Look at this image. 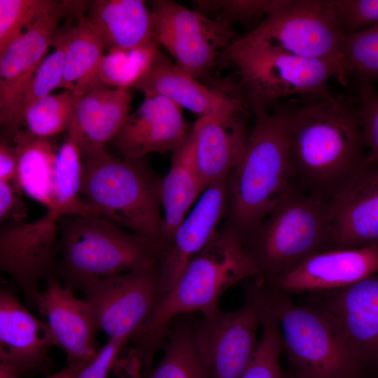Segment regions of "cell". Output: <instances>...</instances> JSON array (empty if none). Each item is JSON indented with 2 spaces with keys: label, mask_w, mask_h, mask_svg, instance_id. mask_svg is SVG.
Listing matches in <instances>:
<instances>
[{
  "label": "cell",
  "mask_w": 378,
  "mask_h": 378,
  "mask_svg": "<svg viewBox=\"0 0 378 378\" xmlns=\"http://www.w3.org/2000/svg\"><path fill=\"white\" fill-rule=\"evenodd\" d=\"M67 137L77 146L81 158L99 156L106 144L119 132L130 114L129 90L99 87L76 94Z\"/></svg>",
  "instance_id": "obj_23"
},
{
  "label": "cell",
  "mask_w": 378,
  "mask_h": 378,
  "mask_svg": "<svg viewBox=\"0 0 378 378\" xmlns=\"http://www.w3.org/2000/svg\"><path fill=\"white\" fill-rule=\"evenodd\" d=\"M71 24L60 28L52 46L55 50L38 66L24 94L18 118V130L23 123L27 110L35 103L59 88L62 81L65 52Z\"/></svg>",
  "instance_id": "obj_32"
},
{
  "label": "cell",
  "mask_w": 378,
  "mask_h": 378,
  "mask_svg": "<svg viewBox=\"0 0 378 378\" xmlns=\"http://www.w3.org/2000/svg\"><path fill=\"white\" fill-rule=\"evenodd\" d=\"M158 43L183 71L218 90L211 72L237 38L232 24L169 0L150 1Z\"/></svg>",
  "instance_id": "obj_9"
},
{
  "label": "cell",
  "mask_w": 378,
  "mask_h": 378,
  "mask_svg": "<svg viewBox=\"0 0 378 378\" xmlns=\"http://www.w3.org/2000/svg\"><path fill=\"white\" fill-rule=\"evenodd\" d=\"M60 258L54 274L66 287L158 266L167 246L97 216H64L58 223Z\"/></svg>",
  "instance_id": "obj_4"
},
{
  "label": "cell",
  "mask_w": 378,
  "mask_h": 378,
  "mask_svg": "<svg viewBox=\"0 0 378 378\" xmlns=\"http://www.w3.org/2000/svg\"><path fill=\"white\" fill-rule=\"evenodd\" d=\"M128 342L108 340L97 356L69 378H108Z\"/></svg>",
  "instance_id": "obj_40"
},
{
  "label": "cell",
  "mask_w": 378,
  "mask_h": 378,
  "mask_svg": "<svg viewBox=\"0 0 378 378\" xmlns=\"http://www.w3.org/2000/svg\"><path fill=\"white\" fill-rule=\"evenodd\" d=\"M258 275L241 235L223 224L129 342L131 346L124 354L128 368L141 378H148L154 357L162 349L173 320L192 313L214 314L220 311L218 300L225 290Z\"/></svg>",
  "instance_id": "obj_1"
},
{
  "label": "cell",
  "mask_w": 378,
  "mask_h": 378,
  "mask_svg": "<svg viewBox=\"0 0 378 378\" xmlns=\"http://www.w3.org/2000/svg\"><path fill=\"white\" fill-rule=\"evenodd\" d=\"M258 306L261 336L254 357L241 378H285L281 365L283 344L277 322L267 309Z\"/></svg>",
  "instance_id": "obj_34"
},
{
  "label": "cell",
  "mask_w": 378,
  "mask_h": 378,
  "mask_svg": "<svg viewBox=\"0 0 378 378\" xmlns=\"http://www.w3.org/2000/svg\"><path fill=\"white\" fill-rule=\"evenodd\" d=\"M35 309L46 318L57 346L64 351L67 366L85 365L97 356L100 349L97 329L88 302L76 297L55 274L46 279Z\"/></svg>",
  "instance_id": "obj_18"
},
{
  "label": "cell",
  "mask_w": 378,
  "mask_h": 378,
  "mask_svg": "<svg viewBox=\"0 0 378 378\" xmlns=\"http://www.w3.org/2000/svg\"><path fill=\"white\" fill-rule=\"evenodd\" d=\"M104 50L101 37L86 15L78 14L76 24L71 27L59 88L74 91L95 69Z\"/></svg>",
  "instance_id": "obj_30"
},
{
  "label": "cell",
  "mask_w": 378,
  "mask_h": 378,
  "mask_svg": "<svg viewBox=\"0 0 378 378\" xmlns=\"http://www.w3.org/2000/svg\"><path fill=\"white\" fill-rule=\"evenodd\" d=\"M290 0H198L197 11L211 18L232 24L265 18L286 7Z\"/></svg>",
  "instance_id": "obj_35"
},
{
  "label": "cell",
  "mask_w": 378,
  "mask_h": 378,
  "mask_svg": "<svg viewBox=\"0 0 378 378\" xmlns=\"http://www.w3.org/2000/svg\"><path fill=\"white\" fill-rule=\"evenodd\" d=\"M83 291L97 330L129 343L162 298L158 265L90 281Z\"/></svg>",
  "instance_id": "obj_12"
},
{
  "label": "cell",
  "mask_w": 378,
  "mask_h": 378,
  "mask_svg": "<svg viewBox=\"0 0 378 378\" xmlns=\"http://www.w3.org/2000/svg\"><path fill=\"white\" fill-rule=\"evenodd\" d=\"M108 52L158 45L154 19L141 0H96L86 15Z\"/></svg>",
  "instance_id": "obj_25"
},
{
  "label": "cell",
  "mask_w": 378,
  "mask_h": 378,
  "mask_svg": "<svg viewBox=\"0 0 378 378\" xmlns=\"http://www.w3.org/2000/svg\"><path fill=\"white\" fill-rule=\"evenodd\" d=\"M228 177L206 188L175 232L158 265L162 299L174 288L188 264L209 242L225 218Z\"/></svg>",
  "instance_id": "obj_20"
},
{
  "label": "cell",
  "mask_w": 378,
  "mask_h": 378,
  "mask_svg": "<svg viewBox=\"0 0 378 378\" xmlns=\"http://www.w3.org/2000/svg\"><path fill=\"white\" fill-rule=\"evenodd\" d=\"M162 349V358L148 378H211L190 314L172 321Z\"/></svg>",
  "instance_id": "obj_28"
},
{
  "label": "cell",
  "mask_w": 378,
  "mask_h": 378,
  "mask_svg": "<svg viewBox=\"0 0 378 378\" xmlns=\"http://www.w3.org/2000/svg\"><path fill=\"white\" fill-rule=\"evenodd\" d=\"M290 106L255 115L243 156L228 177L225 225L244 236L276 205L290 181Z\"/></svg>",
  "instance_id": "obj_3"
},
{
  "label": "cell",
  "mask_w": 378,
  "mask_h": 378,
  "mask_svg": "<svg viewBox=\"0 0 378 378\" xmlns=\"http://www.w3.org/2000/svg\"><path fill=\"white\" fill-rule=\"evenodd\" d=\"M244 296L245 304L235 311H218L195 319L198 343L211 378H241L256 352L260 311L252 298Z\"/></svg>",
  "instance_id": "obj_15"
},
{
  "label": "cell",
  "mask_w": 378,
  "mask_h": 378,
  "mask_svg": "<svg viewBox=\"0 0 378 378\" xmlns=\"http://www.w3.org/2000/svg\"><path fill=\"white\" fill-rule=\"evenodd\" d=\"M358 111L368 157L378 162V92L369 80H358Z\"/></svg>",
  "instance_id": "obj_38"
},
{
  "label": "cell",
  "mask_w": 378,
  "mask_h": 378,
  "mask_svg": "<svg viewBox=\"0 0 378 378\" xmlns=\"http://www.w3.org/2000/svg\"><path fill=\"white\" fill-rule=\"evenodd\" d=\"M57 0H0V54L26 28L54 8Z\"/></svg>",
  "instance_id": "obj_37"
},
{
  "label": "cell",
  "mask_w": 378,
  "mask_h": 378,
  "mask_svg": "<svg viewBox=\"0 0 378 378\" xmlns=\"http://www.w3.org/2000/svg\"><path fill=\"white\" fill-rule=\"evenodd\" d=\"M304 304L328 322L362 368L378 359V272L344 288L306 293Z\"/></svg>",
  "instance_id": "obj_13"
},
{
  "label": "cell",
  "mask_w": 378,
  "mask_h": 378,
  "mask_svg": "<svg viewBox=\"0 0 378 378\" xmlns=\"http://www.w3.org/2000/svg\"><path fill=\"white\" fill-rule=\"evenodd\" d=\"M241 237L257 276H281L309 257L331 249L328 202L289 182L271 212Z\"/></svg>",
  "instance_id": "obj_5"
},
{
  "label": "cell",
  "mask_w": 378,
  "mask_h": 378,
  "mask_svg": "<svg viewBox=\"0 0 378 378\" xmlns=\"http://www.w3.org/2000/svg\"><path fill=\"white\" fill-rule=\"evenodd\" d=\"M290 183L328 202L366 162L358 104L337 96L291 107Z\"/></svg>",
  "instance_id": "obj_2"
},
{
  "label": "cell",
  "mask_w": 378,
  "mask_h": 378,
  "mask_svg": "<svg viewBox=\"0 0 378 378\" xmlns=\"http://www.w3.org/2000/svg\"><path fill=\"white\" fill-rule=\"evenodd\" d=\"M230 64L241 80L240 91L254 115L267 111L280 98L302 95L330 98L328 81L347 85L348 73L334 62L294 56L237 38L223 52L220 64Z\"/></svg>",
  "instance_id": "obj_8"
},
{
  "label": "cell",
  "mask_w": 378,
  "mask_h": 378,
  "mask_svg": "<svg viewBox=\"0 0 378 378\" xmlns=\"http://www.w3.org/2000/svg\"><path fill=\"white\" fill-rule=\"evenodd\" d=\"M202 193L192 126L187 138L172 152L171 167L162 183V236L168 247L190 206Z\"/></svg>",
  "instance_id": "obj_26"
},
{
  "label": "cell",
  "mask_w": 378,
  "mask_h": 378,
  "mask_svg": "<svg viewBox=\"0 0 378 378\" xmlns=\"http://www.w3.org/2000/svg\"><path fill=\"white\" fill-rule=\"evenodd\" d=\"M246 108H234L199 118L192 126L201 190L227 177L240 162L248 130Z\"/></svg>",
  "instance_id": "obj_22"
},
{
  "label": "cell",
  "mask_w": 378,
  "mask_h": 378,
  "mask_svg": "<svg viewBox=\"0 0 378 378\" xmlns=\"http://www.w3.org/2000/svg\"><path fill=\"white\" fill-rule=\"evenodd\" d=\"M332 4L346 36L378 24V0H332Z\"/></svg>",
  "instance_id": "obj_39"
},
{
  "label": "cell",
  "mask_w": 378,
  "mask_h": 378,
  "mask_svg": "<svg viewBox=\"0 0 378 378\" xmlns=\"http://www.w3.org/2000/svg\"><path fill=\"white\" fill-rule=\"evenodd\" d=\"M8 141L13 144L18 154L14 183L29 197L48 210H53L58 148L51 138L36 137L23 130Z\"/></svg>",
  "instance_id": "obj_27"
},
{
  "label": "cell",
  "mask_w": 378,
  "mask_h": 378,
  "mask_svg": "<svg viewBox=\"0 0 378 378\" xmlns=\"http://www.w3.org/2000/svg\"><path fill=\"white\" fill-rule=\"evenodd\" d=\"M18 154L12 142L1 137L0 141V181L15 182Z\"/></svg>",
  "instance_id": "obj_42"
},
{
  "label": "cell",
  "mask_w": 378,
  "mask_h": 378,
  "mask_svg": "<svg viewBox=\"0 0 378 378\" xmlns=\"http://www.w3.org/2000/svg\"><path fill=\"white\" fill-rule=\"evenodd\" d=\"M77 94L64 90L50 94L32 105L26 112L23 123L30 135L51 138L67 130L72 118Z\"/></svg>",
  "instance_id": "obj_33"
},
{
  "label": "cell",
  "mask_w": 378,
  "mask_h": 378,
  "mask_svg": "<svg viewBox=\"0 0 378 378\" xmlns=\"http://www.w3.org/2000/svg\"><path fill=\"white\" fill-rule=\"evenodd\" d=\"M377 272L378 245H373L326 250L281 276L270 279L259 278L272 288L290 295L344 288Z\"/></svg>",
  "instance_id": "obj_19"
},
{
  "label": "cell",
  "mask_w": 378,
  "mask_h": 378,
  "mask_svg": "<svg viewBox=\"0 0 378 378\" xmlns=\"http://www.w3.org/2000/svg\"><path fill=\"white\" fill-rule=\"evenodd\" d=\"M132 88L144 94L167 98L200 118L247 106L244 99L228 95L183 71L160 51Z\"/></svg>",
  "instance_id": "obj_24"
},
{
  "label": "cell",
  "mask_w": 378,
  "mask_h": 378,
  "mask_svg": "<svg viewBox=\"0 0 378 378\" xmlns=\"http://www.w3.org/2000/svg\"><path fill=\"white\" fill-rule=\"evenodd\" d=\"M62 218L48 210L31 223H1L0 270L13 279L29 307L35 308L41 279L54 274L60 251L58 223Z\"/></svg>",
  "instance_id": "obj_14"
},
{
  "label": "cell",
  "mask_w": 378,
  "mask_h": 378,
  "mask_svg": "<svg viewBox=\"0 0 378 378\" xmlns=\"http://www.w3.org/2000/svg\"><path fill=\"white\" fill-rule=\"evenodd\" d=\"M159 51L158 45H153L108 52L74 92L80 94L99 87L129 90L144 74Z\"/></svg>",
  "instance_id": "obj_29"
},
{
  "label": "cell",
  "mask_w": 378,
  "mask_h": 378,
  "mask_svg": "<svg viewBox=\"0 0 378 378\" xmlns=\"http://www.w3.org/2000/svg\"><path fill=\"white\" fill-rule=\"evenodd\" d=\"M90 4L85 1H59L0 54V122L4 136L10 138L18 131L24 94L48 48L52 46L62 19L84 13Z\"/></svg>",
  "instance_id": "obj_11"
},
{
  "label": "cell",
  "mask_w": 378,
  "mask_h": 378,
  "mask_svg": "<svg viewBox=\"0 0 378 378\" xmlns=\"http://www.w3.org/2000/svg\"><path fill=\"white\" fill-rule=\"evenodd\" d=\"M57 346L45 320L37 318L13 290H0V363L21 377L47 373L49 356Z\"/></svg>",
  "instance_id": "obj_17"
},
{
  "label": "cell",
  "mask_w": 378,
  "mask_h": 378,
  "mask_svg": "<svg viewBox=\"0 0 378 378\" xmlns=\"http://www.w3.org/2000/svg\"><path fill=\"white\" fill-rule=\"evenodd\" d=\"M0 378H21V376L8 366L0 363Z\"/></svg>",
  "instance_id": "obj_44"
},
{
  "label": "cell",
  "mask_w": 378,
  "mask_h": 378,
  "mask_svg": "<svg viewBox=\"0 0 378 378\" xmlns=\"http://www.w3.org/2000/svg\"><path fill=\"white\" fill-rule=\"evenodd\" d=\"M331 249L378 245V162L369 158L328 202Z\"/></svg>",
  "instance_id": "obj_16"
},
{
  "label": "cell",
  "mask_w": 378,
  "mask_h": 378,
  "mask_svg": "<svg viewBox=\"0 0 378 378\" xmlns=\"http://www.w3.org/2000/svg\"><path fill=\"white\" fill-rule=\"evenodd\" d=\"M241 37L272 50L344 66L346 36L336 18L332 0H290L286 7Z\"/></svg>",
  "instance_id": "obj_10"
},
{
  "label": "cell",
  "mask_w": 378,
  "mask_h": 378,
  "mask_svg": "<svg viewBox=\"0 0 378 378\" xmlns=\"http://www.w3.org/2000/svg\"><path fill=\"white\" fill-rule=\"evenodd\" d=\"M191 128L181 107L164 97L146 94L141 104L129 114L111 141L123 158L144 159L151 153L173 152Z\"/></svg>",
  "instance_id": "obj_21"
},
{
  "label": "cell",
  "mask_w": 378,
  "mask_h": 378,
  "mask_svg": "<svg viewBox=\"0 0 378 378\" xmlns=\"http://www.w3.org/2000/svg\"><path fill=\"white\" fill-rule=\"evenodd\" d=\"M343 65L358 80H378V24L346 36Z\"/></svg>",
  "instance_id": "obj_36"
},
{
  "label": "cell",
  "mask_w": 378,
  "mask_h": 378,
  "mask_svg": "<svg viewBox=\"0 0 378 378\" xmlns=\"http://www.w3.org/2000/svg\"><path fill=\"white\" fill-rule=\"evenodd\" d=\"M69 367L66 366L62 370L53 374H50L46 377V378H69L71 375H73L78 369H80L81 367Z\"/></svg>",
  "instance_id": "obj_43"
},
{
  "label": "cell",
  "mask_w": 378,
  "mask_h": 378,
  "mask_svg": "<svg viewBox=\"0 0 378 378\" xmlns=\"http://www.w3.org/2000/svg\"><path fill=\"white\" fill-rule=\"evenodd\" d=\"M81 193L98 217L164 244L161 190L163 178L144 159H120L106 152L82 158Z\"/></svg>",
  "instance_id": "obj_6"
},
{
  "label": "cell",
  "mask_w": 378,
  "mask_h": 378,
  "mask_svg": "<svg viewBox=\"0 0 378 378\" xmlns=\"http://www.w3.org/2000/svg\"><path fill=\"white\" fill-rule=\"evenodd\" d=\"M22 191L12 181H0V220L24 221L28 209L21 197Z\"/></svg>",
  "instance_id": "obj_41"
},
{
  "label": "cell",
  "mask_w": 378,
  "mask_h": 378,
  "mask_svg": "<svg viewBox=\"0 0 378 378\" xmlns=\"http://www.w3.org/2000/svg\"><path fill=\"white\" fill-rule=\"evenodd\" d=\"M357 378H361V377H357Z\"/></svg>",
  "instance_id": "obj_45"
},
{
  "label": "cell",
  "mask_w": 378,
  "mask_h": 378,
  "mask_svg": "<svg viewBox=\"0 0 378 378\" xmlns=\"http://www.w3.org/2000/svg\"><path fill=\"white\" fill-rule=\"evenodd\" d=\"M253 297L276 319L287 358L285 378H357L362 369L345 350L328 322L314 309L295 303L259 277L244 282Z\"/></svg>",
  "instance_id": "obj_7"
},
{
  "label": "cell",
  "mask_w": 378,
  "mask_h": 378,
  "mask_svg": "<svg viewBox=\"0 0 378 378\" xmlns=\"http://www.w3.org/2000/svg\"><path fill=\"white\" fill-rule=\"evenodd\" d=\"M83 163L76 144L69 138L57 153L55 206L53 211L64 216H97L83 198ZM98 217V216H97Z\"/></svg>",
  "instance_id": "obj_31"
}]
</instances>
